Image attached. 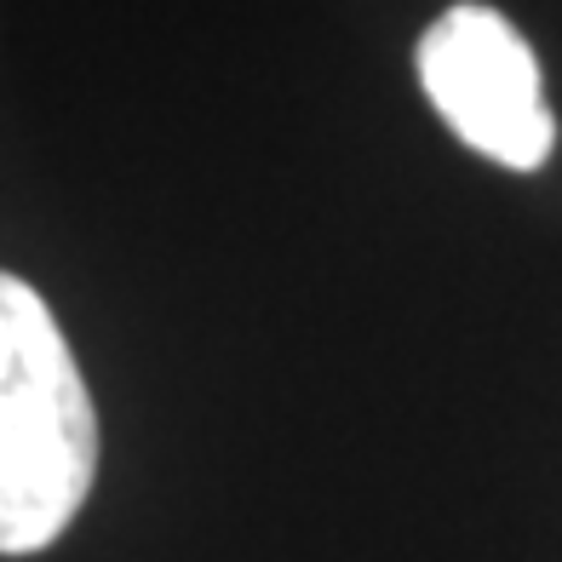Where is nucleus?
<instances>
[{
	"label": "nucleus",
	"instance_id": "1",
	"mask_svg": "<svg viewBox=\"0 0 562 562\" xmlns=\"http://www.w3.org/2000/svg\"><path fill=\"white\" fill-rule=\"evenodd\" d=\"M98 476V414L64 327L0 270V557L46 551Z\"/></svg>",
	"mask_w": 562,
	"mask_h": 562
},
{
	"label": "nucleus",
	"instance_id": "2",
	"mask_svg": "<svg viewBox=\"0 0 562 562\" xmlns=\"http://www.w3.org/2000/svg\"><path fill=\"white\" fill-rule=\"evenodd\" d=\"M419 81L437 115L476 156L510 172L546 167L557 144V121L546 104V81L517 23L494 7H453L419 41Z\"/></svg>",
	"mask_w": 562,
	"mask_h": 562
}]
</instances>
